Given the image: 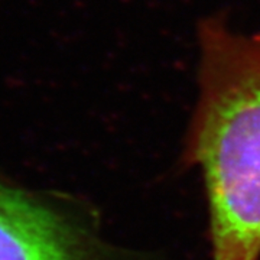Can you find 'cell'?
Wrapping results in <instances>:
<instances>
[{
    "instance_id": "cell-1",
    "label": "cell",
    "mask_w": 260,
    "mask_h": 260,
    "mask_svg": "<svg viewBox=\"0 0 260 260\" xmlns=\"http://www.w3.org/2000/svg\"><path fill=\"white\" fill-rule=\"evenodd\" d=\"M197 98L179 162L204 182L211 260L260 259V29L197 23Z\"/></svg>"
},
{
    "instance_id": "cell-2",
    "label": "cell",
    "mask_w": 260,
    "mask_h": 260,
    "mask_svg": "<svg viewBox=\"0 0 260 260\" xmlns=\"http://www.w3.org/2000/svg\"><path fill=\"white\" fill-rule=\"evenodd\" d=\"M0 260H124L88 204L0 169Z\"/></svg>"
}]
</instances>
